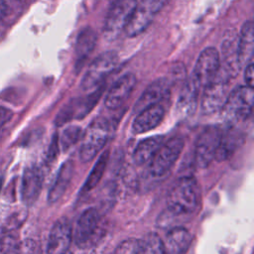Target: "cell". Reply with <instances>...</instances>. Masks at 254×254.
Here are the masks:
<instances>
[{"instance_id":"4dcf8cb0","label":"cell","mask_w":254,"mask_h":254,"mask_svg":"<svg viewBox=\"0 0 254 254\" xmlns=\"http://www.w3.org/2000/svg\"><path fill=\"white\" fill-rule=\"evenodd\" d=\"M12 254H39L38 243L30 238L19 241Z\"/></svg>"},{"instance_id":"ffe728a7","label":"cell","mask_w":254,"mask_h":254,"mask_svg":"<svg viewBox=\"0 0 254 254\" xmlns=\"http://www.w3.org/2000/svg\"><path fill=\"white\" fill-rule=\"evenodd\" d=\"M166 254H187L191 244V235L183 226H175L168 231L163 241Z\"/></svg>"},{"instance_id":"74e56055","label":"cell","mask_w":254,"mask_h":254,"mask_svg":"<svg viewBox=\"0 0 254 254\" xmlns=\"http://www.w3.org/2000/svg\"><path fill=\"white\" fill-rule=\"evenodd\" d=\"M1 186H2V180L0 179V189H1Z\"/></svg>"},{"instance_id":"7c38bea8","label":"cell","mask_w":254,"mask_h":254,"mask_svg":"<svg viewBox=\"0 0 254 254\" xmlns=\"http://www.w3.org/2000/svg\"><path fill=\"white\" fill-rule=\"evenodd\" d=\"M103 90H104V86L100 85L92 93L88 94L86 97L71 100L58 114L56 119L57 125H62L72 119L83 118L87 113L91 111V109L97 103Z\"/></svg>"},{"instance_id":"e575fe53","label":"cell","mask_w":254,"mask_h":254,"mask_svg":"<svg viewBox=\"0 0 254 254\" xmlns=\"http://www.w3.org/2000/svg\"><path fill=\"white\" fill-rule=\"evenodd\" d=\"M58 136L56 135V137L53 138L52 140V144L51 147L49 149V153H48V159L50 161H53L55 158H57V154H58Z\"/></svg>"},{"instance_id":"ba28073f","label":"cell","mask_w":254,"mask_h":254,"mask_svg":"<svg viewBox=\"0 0 254 254\" xmlns=\"http://www.w3.org/2000/svg\"><path fill=\"white\" fill-rule=\"evenodd\" d=\"M220 133L221 129L217 126H207L197 137L194 147V160L198 168L204 169L214 160Z\"/></svg>"},{"instance_id":"277c9868","label":"cell","mask_w":254,"mask_h":254,"mask_svg":"<svg viewBox=\"0 0 254 254\" xmlns=\"http://www.w3.org/2000/svg\"><path fill=\"white\" fill-rule=\"evenodd\" d=\"M254 93L253 88L247 85L233 89L227 96L222 106V117L230 123H237L247 120L252 115Z\"/></svg>"},{"instance_id":"8fae6325","label":"cell","mask_w":254,"mask_h":254,"mask_svg":"<svg viewBox=\"0 0 254 254\" xmlns=\"http://www.w3.org/2000/svg\"><path fill=\"white\" fill-rule=\"evenodd\" d=\"M227 78L216 77L204 86L200 109L203 114H211L222 108L229 94Z\"/></svg>"},{"instance_id":"52a82bcc","label":"cell","mask_w":254,"mask_h":254,"mask_svg":"<svg viewBox=\"0 0 254 254\" xmlns=\"http://www.w3.org/2000/svg\"><path fill=\"white\" fill-rule=\"evenodd\" d=\"M118 64V55L113 51L105 52L99 55L88 66L82 81L83 90L97 88L101 85L106 76L116 67Z\"/></svg>"},{"instance_id":"9a60e30c","label":"cell","mask_w":254,"mask_h":254,"mask_svg":"<svg viewBox=\"0 0 254 254\" xmlns=\"http://www.w3.org/2000/svg\"><path fill=\"white\" fill-rule=\"evenodd\" d=\"M171 86L172 83L170 79L166 77L155 79L138 98L134 105V112L138 113L148 106L158 104L170 94Z\"/></svg>"},{"instance_id":"d4e9b609","label":"cell","mask_w":254,"mask_h":254,"mask_svg":"<svg viewBox=\"0 0 254 254\" xmlns=\"http://www.w3.org/2000/svg\"><path fill=\"white\" fill-rule=\"evenodd\" d=\"M96 44V34L91 28H84L78 34L75 46L77 64L83 62L93 51Z\"/></svg>"},{"instance_id":"4fadbf2b","label":"cell","mask_w":254,"mask_h":254,"mask_svg":"<svg viewBox=\"0 0 254 254\" xmlns=\"http://www.w3.org/2000/svg\"><path fill=\"white\" fill-rule=\"evenodd\" d=\"M72 231L68 220L62 217L53 225L46 247L47 254H64L69 250Z\"/></svg>"},{"instance_id":"1f68e13d","label":"cell","mask_w":254,"mask_h":254,"mask_svg":"<svg viewBox=\"0 0 254 254\" xmlns=\"http://www.w3.org/2000/svg\"><path fill=\"white\" fill-rule=\"evenodd\" d=\"M26 217V212L25 211H16L12 213L4 222L3 224V231L4 232H10L13 231L15 228L19 227L21 223L24 221Z\"/></svg>"},{"instance_id":"836d02e7","label":"cell","mask_w":254,"mask_h":254,"mask_svg":"<svg viewBox=\"0 0 254 254\" xmlns=\"http://www.w3.org/2000/svg\"><path fill=\"white\" fill-rule=\"evenodd\" d=\"M244 79H245L246 85L253 88V63H250L249 64L246 65Z\"/></svg>"},{"instance_id":"484cf974","label":"cell","mask_w":254,"mask_h":254,"mask_svg":"<svg viewBox=\"0 0 254 254\" xmlns=\"http://www.w3.org/2000/svg\"><path fill=\"white\" fill-rule=\"evenodd\" d=\"M108 158H109V150H106L103 154L100 155V157L97 159L95 165L93 166L92 170L90 171V173L83 185L81 192L90 191L98 185V183L100 182V180L103 176L105 168L107 166Z\"/></svg>"},{"instance_id":"d6986e66","label":"cell","mask_w":254,"mask_h":254,"mask_svg":"<svg viewBox=\"0 0 254 254\" xmlns=\"http://www.w3.org/2000/svg\"><path fill=\"white\" fill-rule=\"evenodd\" d=\"M199 88L192 76L185 82L177 102L176 111L178 116L186 118L194 113L197 106Z\"/></svg>"},{"instance_id":"603a6c76","label":"cell","mask_w":254,"mask_h":254,"mask_svg":"<svg viewBox=\"0 0 254 254\" xmlns=\"http://www.w3.org/2000/svg\"><path fill=\"white\" fill-rule=\"evenodd\" d=\"M73 169H74V165H73V162L70 160L66 161L61 167V169L58 172L57 178L48 193V201L50 203L57 202L65 192L66 189L70 184L72 174H73Z\"/></svg>"},{"instance_id":"8992f818","label":"cell","mask_w":254,"mask_h":254,"mask_svg":"<svg viewBox=\"0 0 254 254\" xmlns=\"http://www.w3.org/2000/svg\"><path fill=\"white\" fill-rule=\"evenodd\" d=\"M169 2L170 0H142L141 3H137L124 29L126 35L132 38L142 34L150 26L155 15Z\"/></svg>"},{"instance_id":"f1b7e54d","label":"cell","mask_w":254,"mask_h":254,"mask_svg":"<svg viewBox=\"0 0 254 254\" xmlns=\"http://www.w3.org/2000/svg\"><path fill=\"white\" fill-rule=\"evenodd\" d=\"M115 254H142V240L129 238L122 241L117 246Z\"/></svg>"},{"instance_id":"ac0fdd59","label":"cell","mask_w":254,"mask_h":254,"mask_svg":"<svg viewBox=\"0 0 254 254\" xmlns=\"http://www.w3.org/2000/svg\"><path fill=\"white\" fill-rule=\"evenodd\" d=\"M165 116L164 107L158 103L148 106L137 113L132 124V132L134 134H142L155 129Z\"/></svg>"},{"instance_id":"7402d4cb","label":"cell","mask_w":254,"mask_h":254,"mask_svg":"<svg viewBox=\"0 0 254 254\" xmlns=\"http://www.w3.org/2000/svg\"><path fill=\"white\" fill-rule=\"evenodd\" d=\"M237 38L238 35L231 32L226 38H224L223 43L221 44L222 59L226 77L228 79L235 77L241 68L237 58Z\"/></svg>"},{"instance_id":"d6a6232c","label":"cell","mask_w":254,"mask_h":254,"mask_svg":"<svg viewBox=\"0 0 254 254\" xmlns=\"http://www.w3.org/2000/svg\"><path fill=\"white\" fill-rule=\"evenodd\" d=\"M12 116H13V113L11 110L0 106V139H1L2 131H3L5 124L11 119Z\"/></svg>"},{"instance_id":"5b68a950","label":"cell","mask_w":254,"mask_h":254,"mask_svg":"<svg viewBox=\"0 0 254 254\" xmlns=\"http://www.w3.org/2000/svg\"><path fill=\"white\" fill-rule=\"evenodd\" d=\"M184 145L185 141L180 137L172 138L167 142H164L149 162V174L153 178H160L170 172L179 159L184 149Z\"/></svg>"},{"instance_id":"44dd1931","label":"cell","mask_w":254,"mask_h":254,"mask_svg":"<svg viewBox=\"0 0 254 254\" xmlns=\"http://www.w3.org/2000/svg\"><path fill=\"white\" fill-rule=\"evenodd\" d=\"M254 29L253 23L247 21L241 28L237 38V58L240 67L253 63Z\"/></svg>"},{"instance_id":"83f0119b","label":"cell","mask_w":254,"mask_h":254,"mask_svg":"<svg viewBox=\"0 0 254 254\" xmlns=\"http://www.w3.org/2000/svg\"><path fill=\"white\" fill-rule=\"evenodd\" d=\"M83 131L80 127L72 125L66 127L61 136V146L64 151L68 150L70 147L75 145L78 141L82 139Z\"/></svg>"},{"instance_id":"5bb4252c","label":"cell","mask_w":254,"mask_h":254,"mask_svg":"<svg viewBox=\"0 0 254 254\" xmlns=\"http://www.w3.org/2000/svg\"><path fill=\"white\" fill-rule=\"evenodd\" d=\"M136 85V76L129 72L122 75L109 89L105 97V106L115 110L120 108L130 97Z\"/></svg>"},{"instance_id":"d590c367","label":"cell","mask_w":254,"mask_h":254,"mask_svg":"<svg viewBox=\"0 0 254 254\" xmlns=\"http://www.w3.org/2000/svg\"><path fill=\"white\" fill-rule=\"evenodd\" d=\"M7 4L4 0H0V20L6 15L7 13Z\"/></svg>"},{"instance_id":"cb8c5ba5","label":"cell","mask_w":254,"mask_h":254,"mask_svg":"<svg viewBox=\"0 0 254 254\" xmlns=\"http://www.w3.org/2000/svg\"><path fill=\"white\" fill-rule=\"evenodd\" d=\"M165 137L162 135H156L141 141L135 148L133 153L134 162L137 165H144L149 163L155 156L159 148L163 145Z\"/></svg>"},{"instance_id":"30bf717a","label":"cell","mask_w":254,"mask_h":254,"mask_svg":"<svg viewBox=\"0 0 254 254\" xmlns=\"http://www.w3.org/2000/svg\"><path fill=\"white\" fill-rule=\"evenodd\" d=\"M137 5V0H117L110 9L104 23V33L108 39H114L125 29Z\"/></svg>"},{"instance_id":"9c48e42d","label":"cell","mask_w":254,"mask_h":254,"mask_svg":"<svg viewBox=\"0 0 254 254\" xmlns=\"http://www.w3.org/2000/svg\"><path fill=\"white\" fill-rule=\"evenodd\" d=\"M220 68V56L216 49H204L196 61L193 74L191 75L199 87H204L218 74Z\"/></svg>"},{"instance_id":"3957f363","label":"cell","mask_w":254,"mask_h":254,"mask_svg":"<svg viewBox=\"0 0 254 254\" xmlns=\"http://www.w3.org/2000/svg\"><path fill=\"white\" fill-rule=\"evenodd\" d=\"M104 233L105 225L100 213L94 207H89L80 214L76 221L73 240L77 247L85 249L95 245Z\"/></svg>"},{"instance_id":"6da1fadb","label":"cell","mask_w":254,"mask_h":254,"mask_svg":"<svg viewBox=\"0 0 254 254\" xmlns=\"http://www.w3.org/2000/svg\"><path fill=\"white\" fill-rule=\"evenodd\" d=\"M198 205V187L191 177L180 179L167 195V210L174 217L187 216Z\"/></svg>"},{"instance_id":"f546056e","label":"cell","mask_w":254,"mask_h":254,"mask_svg":"<svg viewBox=\"0 0 254 254\" xmlns=\"http://www.w3.org/2000/svg\"><path fill=\"white\" fill-rule=\"evenodd\" d=\"M18 242V237L13 231L4 232L0 237V254H12Z\"/></svg>"},{"instance_id":"8d00e7d4","label":"cell","mask_w":254,"mask_h":254,"mask_svg":"<svg viewBox=\"0 0 254 254\" xmlns=\"http://www.w3.org/2000/svg\"><path fill=\"white\" fill-rule=\"evenodd\" d=\"M64 254H73V253H72V252H70V251L68 250V251H66Z\"/></svg>"},{"instance_id":"4316f807","label":"cell","mask_w":254,"mask_h":254,"mask_svg":"<svg viewBox=\"0 0 254 254\" xmlns=\"http://www.w3.org/2000/svg\"><path fill=\"white\" fill-rule=\"evenodd\" d=\"M142 240V254H166L163 240L160 236L151 232L148 233Z\"/></svg>"},{"instance_id":"7a4b0ae2","label":"cell","mask_w":254,"mask_h":254,"mask_svg":"<svg viewBox=\"0 0 254 254\" xmlns=\"http://www.w3.org/2000/svg\"><path fill=\"white\" fill-rule=\"evenodd\" d=\"M114 127L115 124L104 117H98L89 124L83 132L79 149V159L82 163H88L97 156L106 145Z\"/></svg>"},{"instance_id":"e0dca14e","label":"cell","mask_w":254,"mask_h":254,"mask_svg":"<svg viewBox=\"0 0 254 254\" xmlns=\"http://www.w3.org/2000/svg\"><path fill=\"white\" fill-rule=\"evenodd\" d=\"M42 172L35 166L26 168L21 184V196L25 204L32 205L38 199L42 190Z\"/></svg>"},{"instance_id":"2e32d148","label":"cell","mask_w":254,"mask_h":254,"mask_svg":"<svg viewBox=\"0 0 254 254\" xmlns=\"http://www.w3.org/2000/svg\"><path fill=\"white\" fill-rule=\"evenodd\" d=\"M244 140V133L235 127H228L223 131L221 130L214 160L217 162L227 160L243 144Z\"/></svg>"}]
</instances>
